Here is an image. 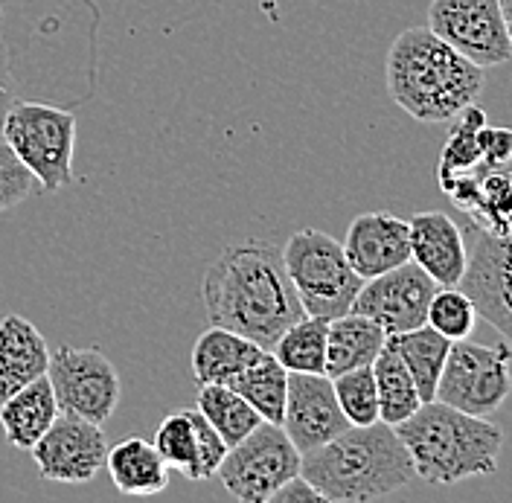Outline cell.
<instances>
[{
  "instance_id": "1",
  "label": "cell",
  "mask_w": 512,
  "mask_h": 503,
  "mask_svg": "<svg viewBox=\"0 0 512 503\" xmlns=\"http://www.w3.org/2000/svg\"><path fill=\"white\" fill-rule=\"evenodd\" d=\"M0 12V41L18 99L76 108L94 96V0H0Z\"/></svg>"
},
{
  "instance_id": "2",
  "label": "cell",
  "mask_w": 512,
  "mask_h": 503,
  "mask_svg": "<svg viewBox=\"0 0 512 503\" xmlns=\"http://www.w3.org/2000/svg\"><path fill=\"white\" fill-rule=\"evenodd\" d=\"M201 300L210 326H224L262 349H271L294 320L306 315L283 248L265 239L227 245L204 274Z\"/></svg>"
},
{
  "instance_id": "3",
  "label": "cell",
  "mask_w": 512,
  "mask_h": 503,
  "mask_svg": "<svg viewBox=\"0 0 512 503\" xmlns=\"http://www.w3.org/2000/svg\"><path fill=\"white\" fill-rule=\"evenodd\" d=\"M393 102L419 123H448L478 102L486 76L428 27L399 32L384 64Z\"/></svg>"
},
{
  "instance_id": "4",
  "label": "cell",
  "mask_w": 512,
  "mask_h": 503,
  "mask_svg": "<svg viewBox=\"0 0 512 503\" xmlns=\"http://www.w3.org/2000/svg\"><path fill=\"white\" fill-rule=\"evenodd\" d=\"M300 474L326 503L376 501L416 480L405 442L382 419L373 425H350L335 440L303 454Z\"/></svg>"
},
{
  "instance_id": "5",
  "label": "cell",
  "mask_w": 512,
  "mask_h": 503,
  "mask_svg": "<svg viewBox=\"0 0 512 503\" xmlns=\"http://www.w3.org/2000/svg\"><path fill=\"white\" fill-rule=\"evenodd\" d=\"M393 428L411 454L416 477L431 486L498 472L504 431L489 416H472L431 399Z\"/></svg>"
},
{
  "instance_id": "6",
  "label": "cell",
  "mask_w": 512,
  "mask_h": 503,
  "mask_svg": "<svg viewBox=\"0 0 512 503\" xmlns=\"http://www.w3.org/2000/svg\"><path fill=\"white\" fill-rule=\"evenodd\" d=\"M0 137L44 192H59L73 184L76 114L70 108L15 99L3 114Z\"/></svg>"
},
{
  "instance_id": "7",
  "label": "cell",
  "mask_w": 512,
  "mask_h": 503,
  "mask_svg": "<svg viewBox=\"0 0 512 503\" xmlns=\"http://www.w3.org/2000/svg\"><path fill=\"white\" fill-rule=\"evenodd\" d=\"M283 259L306 315L332 320L350 312L364 280L352 271L338 239L315 227H303L291 233Z\"/></svg>"
},
{
  "instance_id": "8",
  "label": "cell",
  "mask_w": 512,
  "mask_h": 503,
  "mask_svg": "<svg viewBox=\"0 0 512 503\" xmlns=\"http://www.w3.org/2000/svg\"><path fill=\"white\" fill-rule=\"evenodd\" d=\"M510 361L512 346L507 341L498 346L472 344L466 338L451 341L434 399L472 416H489L510 399Z\"/></svg>"
},
{
  "instance_id": "9",
  "label": "cell",
  "mask_w": 512,
  "mask_h": 503,
  "mask_svg": "<svg viewBox=\"0 0 512 503\" xmlns=\"http://www.w3.org/2000/svg\"><path fill=\"white\" fill-rule=\"evenodd\" d=\"M303 454L286 431L271 422H259L242 442L230 445L219 466V483L242 503H268V498L291 477L300 474Z\"/></svg>"
},
{
  "instance_id": "10",
  "label": "cell",
  "mask_w": 512,
  "mask_h": 503,
  "mask_svg": "<svg viewBox=\"0 0 512 503\" xmlns=\"http://www.w3.org/2000/svg\"><path fill=\"white\" fill-rule=\"evenodd\" d=\"M47 378L53 384L59 413L82 416L105 425L120 405L123 384L111 358L96 346H59L50 352Z\"/></svg>"
},
{
  "instance_id": "11",
  "label": "cell",
  "mask_w": 512,
  "mask_h": 503,
  "mask_svg": "<svg viewBox=\"0 0 512 503\" xmlns=\"http://www.w3.org/2000/svg\"><path fill=\"white\" fill-rule=\"evenodd\" d=\"M428 30L478 67H498L512 59L498 0H431Z\"/></svg>"
},
{
  "instance_id": "12",
  "label": "cell",
  "mask_w": 512,
  "mask_h": 503,
  "mask_svg": "<svg viewBox=\"0 0 512 503\" xmlns=\"http://www.w3.org/2000/svg\"><path fill=\"white\" fill-rule=\"evenodd\" d=\"M437 288L440 285L414 259H408L393 271L364 280L350 312L376 320L387 335L411 332L416 326H425L428 306Z\"/></svg>"
},
{
  "instance_id": "13",
  "label": "cell",
  "mask_w": 512,
  "mask_h": 503,
  "mask_svg": "<svg viewBox=\"0 0 512 503\" xmlns=\"http://www.w3.org/2000/svg\"><path fill=\"white\" fill-rule=\"evenodd\" d=\"M30 454L44 480L82 486L105 469L108 442L102 425L88 422L82 416L59 413L47 434L32 445Z\"/></svg>"
},
{
  "instance_id": "14",
  "label": "cell",
  "mask_w": 512,
  "mask_h": 503,
  "mask_svg": "<svg viewBox=\"0 0 512 503\" xmlns=\"http://www.w3.org/2000/svg\"><path fill=\"white\" fill-rule=\"evenodd\" d=\"M475 245L469 253L460 288L472 297L478 317H483L512 346V230L486 233L469 227Z\"/></svg>"
},
{
  "instance_id": "15",
  "label": "cell",
  "mask_w": 512,
  "mask_h": 503,
  "mask_svg": "<svg viewBox=\"0 0 512 503\" xmlns=\"http://www.w3.org/2000/svg\"><path fill=\"white\" fill-rule=\"evenodd\" d=\"M280 428L300 454H309L350 428L326 373H288L286 410Z\"/></svg>"
},
{
  "instance_id": "16",
  "label": "cell",
  "mask_w": 512,
  "mask_h": 503,
  "mask_svg": "<svg viewBox=\"0 0 512 503\" xmlns=\"http://www.w3.org/2000/svg\"><path fill=\"white\" fill-rule=\"evenodd\" d=\"M155 448L169 472L175 469L192 483L213 480L227 454V442L198 408L172 410L155 431Z\"/></svg>"
},
{
  "instance_id": "17",
  "label": "cell",
  "mask_w": 512,
  "mask_h": 503,
  "mask_svg": "<svg viewBox=\"0 0 512 503\" xmlns=\"http://www.w3.org/2000/svg\"><path fill=\"white\" fill-rule=\"evenodd\" d=\"M344 253L361 280L393 271L411 259L408 221L393 213H364L352 219L344 239Z\"/></svg>"
},
{
  "instance_id": "18",
  "label": "cell",
  "mask_w": 512,
  "mask_h": 503,
  "mask_svg": "<svg viewBox=\"0 0 512 503\" xmlns=\"http://www.w3.org/2000/svg\"><path fill=\"white\" fill-rule=\"evenodd\" d=\"M408 236H411V259L434 283L460 285L469 265V253H466L463 230L446 213L428 210L411 216Z\"/></svg>"
},
{
  "instance_id": "19",
  "label": "cell",
  "mask_w": 512,
  "mask_h": 503,
  "mask_svg": "<svg viewBox=\"0 0 512 503\" xmlns=\"http://www.w3.org/2000/svg\"><path fill=\"white\" fill-rule=\"evenodd\" d=\"M440 189L457 210L472 219V227L495 236L512 230V172L478 166L446 181Z\"/></svg>"
},
{
  "instance_id": "20",
  "label": "cell",
  "mask_w": 512,
  "mask_h": 503,
  "mask_svg": "<svg viewBox=\"0 0 512 503\" xmlns=\"http://www.w3.org/2000/svg\"><path fill=\"white\" fill-rule=\"evenodd\" d=\"M50 346L44 335L24 315H6L0 320V402L27 387L35 378L47 376Z\"/></svg>"
},
{
  "instance_id": "21",
  "label": "cell",
  "mask_w": 512,
  "mask_h": 503,
  "mask_svg": "<svg viewBox=\"0 0 512 503\" xmlns=\"http://www.w3.org/2000/svg\"><path fill=\"white\" fill-rule=\"evenodd\" d=\"M59 416V402L50 378L41 376L0 402V425L6 442L18 451H30Z\"/></svg>"
},
{
  "instance_id": "22",
  "label": "cell",
  "mask_w": 512,
  "mask_h": 503,
  "mask_svg": "<svg viewBox=\"0 0 512 503\" xmlns=\"http://www.w3.org/2000/svg\"><path fill=\"white\" fill-rule=\"evenodd\" d=\"M105 469L117 492L128 498H155L169 486V466L163 463L155 442L143 437H128L108 448Z\"/></svg>"
},
{
  "instance_id": "23",
  "label": "cell",
  "mask_w": 512,
  "mask_h": 503,
  "mask_svg": "<svg viewBox=\"0 0 512 503\" xmlns=\"http://www.w3.org/2000/svg\"><path fill=\"white\" fill-rule=\"evenodd\" d=\"M387 344V332L376 320L364 315L347 312L332 317L326 326V367L323 373L329 378L350 373L358 367H373L379 352Z\"/></svg>"
},
{
  "instance_id": "24",
  "label": "cell",
  "mask_w": 512,
  "mask_h": 503,
  "mask_svg": "<svg viewBox=\"0 0 512 503\" xmlns=\"http://www.w3.org/2000/svg\"><path fill=\"white\" fill-rule=\"evenodd\" d=\"M259 352L262 346L254 341L224 326H210L192 346V376L198 384H230Z\"/></svg>"
},
{
  "instance_id": "25",
  "label": "cell",
  "mask_w": 512,
  "mask_h": 503,
  "mask_svg": "<svg viewBox=\"0 0 512 503\" xmlns=\"http://www.w3.org/2000/svg\"><path fill=\"white\" fill-rule=\"evenodd\" d=\"M387 346L402 358V364L408 367V373L414 378L419 399L431 402L437 393V381L443 373V364L448 358L451 341L446 335H440L434 326H416L411 332H399V335H387Z\"/></svg>"
},
{
  "instance_id": "26",
  "label": "cell",
  "mask_w": 512,
  "mask_h": 503,
  "mask_svg": "<svg viewBox=\"0 0 512 503\" xmlns=\"http://www.w3.org/2000/svg\"><path fill=\"white\" fill-rule=\"evenodd\" d=\"M227 387H233L251 408L262 416V422L280 425L286 410L288 370L274 358L271 349H262L254 361L233 378Z\"/></svg>"
},
{
  "instance_id": "27",
  "label": "cell",
  "mask_w": 512,
  "mask_h": 503,
  "mask_svg": "<svg viewBox=\"0 0 512 503\" xmlns=\"http://www.w3.org/2000/svg\"><path fill=\"white\" fill-rule=\"evenodd\" d=\"M195 408L219 431L227 448L245 440L262 422V416L227 384H198Z\"/></svg>"
},
{
  "instance_id": "28",
  "label": "cell",
  "mask_w": 512,
  "mask_h": 503,
  "mask_svg": "<svg viewBox=\"0 0 512 503\" xmlns=\"http://www.w3.org/2000/svg\"><path fill=\"white\" fill-rule=\"evenodd\" d=\"M373 378H376V393H379V419L387 425L405 422L422 405L408 367L387 344L373 361Z\"/></svg>"
},
{
  "instance_id": "29",
  "label": "cell",
  "mask_w": 512,
  "mask_h": 503,
  "mask_svg": "<svg viewBox=\"0 0 512 503\" xmlns=\"http://www.w3.org/2000/svg\"><path fill=\"white\" fill-rule=\"evenodd\" d=\"M326 326L329 320L303 315L271 346L274 358L288 373H323L326 367Z\"/></svg>"
},
{
  "instance_id": "30",
  "label": "cell",
  "mask_w": 512,
  "mask_h": 503,
  "mask_svg": "<svg viewBox=\"0 0 512 503\" xmlns=\"http://www.w3.org/2000/svg\"><path fill=\"white\" fill-rule=\"evenodd\" d=\"M454 120H457V126L451 128V134H448L446 149L440 155V169H437L440 187L451 178L463 175V172H472V169L483 166L478 149V128L486 126V114L472 102Z\"/></svg>"
},
{
  "instance_id": "31",
  "label": "cell",
  "mask_w": 512,
  "mask_h": 503,
  "mask_svg": "<svg viewBox=\"0 0 512 503\" xmlns=\"http://www.w3.org/2000/svg\"><path fill=\"white\" fill-rule=\"evenodd\" d=\"M478 309L460 285H440L428 306V326H434L448 341H463L472 335Z\"/></svg>"
},
{
  "instance_id": "32",
  "label": "cell",
  "mask_w": 512,
  "mask_h": 503,
  "mask_svg": "<svg viewBox=\"0 0 512 503\" xmlns=\"http://www.w3.org/2000/svg\"><path fill=\"white\" fill-rule=\"evenodd\" d=\"M335 399L350 419V425H373L379 422V393H376V378L373 367H358L350 373L332 378Z\"/></svg>"
},
{
  "instance_id": "33",
  "label": "cell",
  "mask_w": 512,
  "mask_h": 503,
  "mask_svg": "<svg viewBox=\"0 0 512 503\" xmlns=\"http://www.w3.org/2000/svg\"><path fill=\"white\" fill-rule=\"evenodd\" d=\"M35 178L32 172L18 160V155L3 143L0 137V213L24 204L35 192Z\"/></svg>"
},
{
  "instance_id": "34",
  "label": "cell",
  "mask_w": 512,
  "mask_h": 503,
  "mask_svg": "<svg viewBox=\"0 0 512 503\" xmlns=\"http://www.w3.org/2000/svg\"><path fill=\"white\" fill-rule=\"evenodd\" d=\"M478 149L480 163L486 169H501L512 160V128H478Z\"/></svg>"
},
{
  "instance_id": "35",
  "label": "cell",
  "mask_w": 512,
  "mask_h": 503,
  "mask_svg": "<svg viewBox=\"0 0 512 503\" xmlns=\"http://www.w3.org/2000/svg\"><path fill=\"white\" fill-rule=\"evenodd\" d=\"M297 501H323L318 495V489L303 477V474H297V477H291V480H286L271 498H268V503H297Z\"/></svg>"
},
{
  "instance_id": "36",
  "label": "cell",
  "mask_w": 512,
  "mask_h": 503,
  "mask_svg": "<svg viewBox=\"0 0 512 503\" xmlns=\"http://www.w3.org/2000/svg\"><path fill=\"white\" fill-rule=\"evenodd\" d=\"M15 85H12V70H9V59H6V47L0 41V123H3V114L6 108L15 102Z\"/></svg>"
},
{
  "instance_id": "37",
  "label": "cell",
  "mask_w": 512,
  "mask_h": 503,
  "mask_svg": "<svg viewBox=\"0 0 512 503\" xmlns=\"http://www.w3.org/2000/svg\"><path fill=\"white\" fill-rule=\"evenodd\" d=\"M501 3V15H504V24H507V35L512 41V0H498Z\"/></svg>"
},
{
  "instance_id": "38",
  "label": "cell",
  "mask_w": 512,
  "mask_h": 503,
  "mask_svg": "<svg viewBox=\"0 0 512 503\" xmlns=\"http://www.w3.org/2000/svg\"><path fill=\"white\" fill-rule=\"evenodd\" d=\"M0 21H3V12H0Z\"/></svg>"
}]
</instances>
